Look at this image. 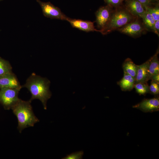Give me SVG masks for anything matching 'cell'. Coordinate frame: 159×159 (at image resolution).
<instances>
[{
	"instance_id": "1",
	"label": "cell",
	"mask_w": 159,
	"mask_h": 159,
	"mask_svg": "<svg viewBox=\"0 0 159 159\" xmlns=\"http://www.w3.org/2000/svg\"><path fill=\"white\" fill-rule=\"evenodd\" d=\"M50 83L49 80L32 73L27 79L22 87L26 88L31 95L29 101L38 99L42 102L45 110L47 109V102L52 95L49 90Z\"/></svg>"
},
{
	"instance_id": "2",
	"label": "cell",
	"mask_w": 159,
	"mask_h": 159,
	"mask_svg": "<svg viewBox=\"0 0 159 159\" xmlns=\"http://www.w3.org/2000/svg\"><path fill=\"white\" fill-rule=\"evenodd\" d=\"M29 101H24L20 99L11 108L18 120L17 128L20 132L24 129L34 126L39 122L34 114Z\"/></svg>"
},
{
	"instance_id": "3",
	"label": "cell",
	"mask_w": 159,
	"mask_h": 159,
	"mask_svg": "<svg viewBox=\"0 0 159 159\" xmlns=\"http://www.w3.org/2000/svg\"><path fill=\"white\" fill-rule=\"evenodd\" d=\"M121 6L116 8L113 10L108 23L100 32L103 35L124 26L134 20V16Z\"/></svg>"
},
{
	"instance_id": "4",
	"label": "cell",
	"mask_w": 159,
	"mask_h": 159,
	"mask_svg": "<svg viewBox=\"0 0 159 159\" xmlns=\"http://www.w3.org/2000/svg\"><path fill=\"white\" fill-rule=\"evenodd\" d=\"M20 90L16 88H0V103L5 109H11L18 102L20 99L18 94Z\"/></svg>"
},
{
	"instance_id": "5",
	"label": "cell",
	"mask_w": 159,
	"mask_h": 159,
	"mask_svg": "<svg viewBox=\"0 0 159 159\" xmlns=\"http://www.w3.org/2000/svg\"><path fill=\"white\" fill-rule=\"evenodd\" d=\"M37 1L40 4L43 15L51 19H56L67 21L69 17L62 12L58 7L50 2H43L39 0Z\"/></svg>"
},
{
	"instance_id": "6",
	"label": "cell",
	"mask_w": 159,
	"mask_h": 159,
	"mask_svg": "<svg viewBox=\"0 0 159 159\" xmlns=\"http://www.w3.org/2000/svg\"><path fill=\"white\" fill-rule=\"evenodd\" d=\"M112 8L107 5L100 7L96 11V22L100 30L103 29L109 21L113 11Z\"/></svg>"
},
{
	"instance_id": "7",
	"label": "cell",
	"mask_w": 159,
	"mask_h": 159,
	"mask_svg": "<svg viewBox=\"0 0 159 159\" xmlns=\"http://www.w3.org/2000/svg\"><path fill=\"white\" fill-rule=\"evenodd\" d=\"M118 30L121 33L135 37L140 35L146 29L138 19H136L135 20L130 22Z\"/></svg>"
},
{
	"instance_id": "8",
	"label": "cell",
	"mask_w": 159,
	"mask_h": 159,
	"mask_svg": "<svg viewBox=\"0 0 159 159\" xmlns=\"http://www.w3.org/2000/svg\"><path fill=\"white\" fill-rule=\"evenodd\" d=\"M134 108L145 112H153L159 110V98L158 96L150 99H144L140 103L133 105Z\"/></svg>"
},
{
	"instance_id": "9",
	"label": "cell",
	"mask_w": 159,
	"mask_h": 159,
	"mask_svg": "<svg viewBox=\"0 0 159 159\" xmlns=\"http://www.w3.org/2000/svg\"><path fill=\"white\" fill-rule=\"evenodd\" d=\"M124 7L132 15L142 18L146 11L143 6L137 0H125Z\"/></svg>"
},
{
	"instance_id": "10",
	"label": "cell",
	"mask_w": 159,
	"mask_h": 159,
	"mask_svg": "<svg viewBox=\"0 0 159 159\" xmlns=\"http://www.w3.org/2000/svg\"><path fill=\"white\" fill-rule=\"evenodd\" d=\"M2 87L21 90L22 87L16 75L12 72L0 76V88Z\"/></svg>"
},
{
	"instance_id": "11",
	"label": "cell",
	"mask_w": 159,
	"mask_h": 159,
	"mask_svg": "<svg viewBox=\"0 0 159 159\" xmlns=\"http://www.w3.org/2000/svg\"><path fill=\"white\" fill-rule=\"evenodd\" d=\"M73 28L86 32H98L100 30L95 28L94 22L84 20L80 19H72L69 17L67 20Z\"/></svg>"
},
{
	"instance_id": "12",
	"label": "cell",
	"mask_w": 159,
	"mask_h": 159,
	"mask_svg": "<svg viewBox=\"0 0 159 159\" xmlns=\"http://www.w3.org/2000/svg\"><path fill=\"white\" fill-rule=\"evenodd\" d=\"M150 59L140 65H137L136 76L135 84L140 82H147L148 78V69Z\"/></svg>"
},
{
	"instance_id": "13",
	"label": "cell",
	"mask_w": 159,
	"mask_h": 159,
	"mask_svg": "<svg viewBox=\"0 0 159 159\" xmlns=\"http://www.w3.org/2000/svg\"><path fill=\"white\" fill-rule=\"evenodd\" d=\"M159 49L149 59L148 69V78L150 80L151 77L155 74H159V62L158 57Z\"/></svg>"
},
{
	"instance_id": "14",
	"label": "cell",
	"mask_w": 159,
	"mask_h": 159,
	"mask_svg": "<svg viewBox=\"0 0 159 159\" xmlns=\"http://www.w3.org/2000/svg\"><path fill=\"white\" fill-rule=\"evenodd\" d=\"M135 78L130 75L124 73L122 78L117 82L121 90L124 91H130L133 88Z\"/></svg>"
},
{
	"instance_id": "15",
	"label": "cell",
	"mask_w": 159,
	"mask_h": 159,
	"mask_svg": "<svg viewBox=\"0 0 159 159\" xmlns=\"http://www.w3.org/2000/svg\"><path fill=\"white\" fill-rule=\"evenodd\" d=\"M122 67L124 73L127 74L135 79L137 69L136 65L130 58H127L123 62Z\"/></svg>"
},
{
	"instance_id": "16",
	"label": "cell",
	"mask_w": 159,
	"mask_h": 159,
	"mask_svg": "<svg viewBox=\"0 0 159 159\" xmlns=\"http://www.w3.org/2000/svg\"><path fill=\"white\" fill-rule=\"evenodd\" d=\"M142 18L143 25L146 30L151 31L154 32V25L155 21L151 15L146 11L145 14Z\"/></svg>"
},
{
	"instance_id": "17",
	"label": "cell",
	"mask_w": 159,
	"mask_h": 159,
	"mask_svg": "<svg viewBox=\"0 0 159 159\" xmlns=\"http://www.w3.org/2000/svg\"><path fill=\"white\" fill-rule=\"evenodd\" d=\"M12 72V67L9 62L0 57V76Z\"/></svg>"
},
{
	"instance_id": "18",
	"label": "cell",
	"mask_w": 159,
	"mask_h": 159,
	"mask_svg": "<svg viewBox=\"0 0 159 159\" xmlns=\"http://www.w3.org/2000/svg\"><path fill=\"white\" fill-rule=\"evenodd\" d=\"M136 92L140 95H145L149 93V86L147 82H139L134 84Z\"/></svg>"
},
{
	"instance_id": "19",
	"label": "cell",
	"mask_w": 159,
	"mask_h": 159,
	"mask_svg": "<svg viewBox=\"0 0 159 159\" xmlns=\"http://www.w3.org/2000/svg\"><path fill=\"white\" fill-rule=\"evenodd\" d=\"M144 7L145 10L151 15L155 21L159 20L158 3H157L156 6L153 7L151 6H146Z\"/></svg>"
},
{
	"instance_id": "20",
	"label": "cell",
	"mask_w": 159,
	"mask_h": 159,
	"mask_svg": "<svg viewBox=\"0 0 159 159\" xmlns=\"http://www.w3.org/2000/svg\"><path fill=\"white\" fill-rule=\"evenodd\" d=\"M149 93L155 96L159 94V82L152 80L149 86Z\"/></svg>"
},
{
	"instance_id": "21",
	"label": "cell",
	"mask_w": 159,
	"mask_h": 159,
	"mask_svg": "<svg viewBox=\"0 0 159 159\" xmlns=\"http://www.w3.org/2000/svg\"><path fill=\"white\" fill-rule=\"evenodd\" d=\"M125 0H104L105 2L108 5L112 8H117L121 6L123 1Z\"/></svg>"
},
{
	"instance_id": "22",
	"label": "cell",
	"mask_w": 159,
	"mask_h": 159,
	"mask_svg": "<svg viewBox=\"0 0 159 159\" xmlns=\"http://www.w3.org/2000/svg\"><path fill=\"white\" fill-rule=\"evenodd\" d=\"M83 154V152L82 151L72 153L69 155H67V156L63 159H81Z\"/></svg>"
},
{
	"instance_id": "23",
	"label": "cell",
	"mask_w": 159,
	"mask_h": 159,
	"mask_svg": "<svg viewBox=\"0 0 159 159\" xmlns=\"http://www.w3.org/2000/svg\"><path fill=\"white\" fill-rule=\"evenodd\" d=\"M154 32L158 36H159V20L155 21L154 25Z\"/></svg>"
},
{
	"instance_id": "24",
	"label": "cell",
	"mask_w": 159,
	"mask_h": 159,
	"mask_svg": "<svg viewBox=\"0 0 159 159\" xmlns=\"http://www.w3.org/2000/svg\"><path fill=\"white\" fill-rule=\"evenodd\" d=\"M144 7L146 6H150L152 4L149 0H137Z\"/></svg>"
},
{
	"instance_id": "25",
	"label": "cell",
	"mask_w": 159,
	"mask_h": 159,
	"mask_svg": "<svg viewBox=\"0 0 159 159\" xmlns=\"http://www.w3.org/2000/svg\"><path fill=\"white\" fill-rule=\"evenodd\" d=\"M150 80L159 82V74H155L153 75L151 77Z\"/></svg>"
},
{
	"instance_id": "26",
	"label": "cell",
	"mask_w": 159,
	"mask_h": 159,
	"mask_svg": "<svg viewBox=\"0 0 159 159\" xmlns=\"http://www.w3.org/2000/svg\"><path fill=\"white\" fill-rule=\"evenodd\" d=\"M149 0V1L152 4L155 3V2L158 3V0Z\"/></svg>"
}]
</instances>
